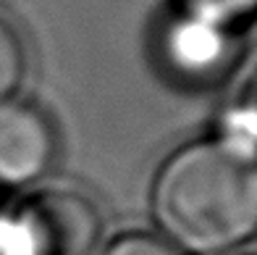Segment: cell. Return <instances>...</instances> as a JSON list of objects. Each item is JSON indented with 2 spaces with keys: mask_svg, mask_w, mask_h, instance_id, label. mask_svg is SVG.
Returning <instances> with one entry per match:
<instances>
[{
  "mask_svg": "<svg viewBox=\"0 0 257 255\" xmlns=\"http://www.w3.org/2000/svg\"><path fill=\"white\" fill-rule=\"evenodd\" d=\"M27 74V48L8 19L0 16V103L11 100Z\"/></svg>",
  "mask_w": 257,
  "mask_h": 255,
  "instance_id": "5b68a950",
  "label": "cell"
},
{
  "mask_svg": "<svg viewBox=\"0 0 257 255\" xmlns=\"http://www.w3.org/2000/svg\"><path fill=\"white\" fill-rule=\"evenodd\" d=\"M3 224H6V213L0 211V234H3Z\"/></svg>",
  "mask_w": 257,
  "mask_h": 255,
  "instance_id": "ba28073f",
  "label": "cell"
},
{
  "mask_svg": "<svg viewBox=\"0 0 257 255\" xmlns=\"http://www.w3.org/2000/svg\"><path fill=\"white\" fill-rule=\"evenodd\" d=\"M102 216L79 190H42L6 216L0 255H95Z\"/></svg>",
  "mask_w": 257,
  "mask_h": 255,
  "instance_id": "7a4b0ae2",
  "label": "cell"
},
{
  "mask_svg": "<svg viewBox=\"0 0 257 255\" xmlns=\"http://www.w3.org/2000/svg\"><path fill=\"white\" fill-rule=\"evenodd\" d=\"M231 53L226 27L186 14L166 32V58L189 79L213 76Z\"/></svg>",
  "mask_w": 257,
  "mask_h": 255,
  "instance_id": "277c9868",
  "label": "cell"
},
{
  "mask_svg": "<svg viewBox=\"0 0 257 255\" xmlns=\"http://www.w3.org/2000/svg\"><path fill=\"white\" fill-rule=\"evenodd\" d=\"M58 153L55 126L37 106L0 103V184L27 187L50 171Z\"/></svg>",
  "mask_w": 257,
  "mask_h": 255,
  "instance_id": "3957f363",
  "label": "cell"
},
{
  "mask_svg": "<svg viewBox=\"0 0 257 255\" xmlns=\"http://www.w3.org/2000/svg\"><path fill=\"white\" fill-rule=\"evenodd\" d=\"M181 3L189 16L213 21L220 27L233 24L254 8V0H181Z\"/></svg>",
  "mask_w": 257,
  "mask_h": 255,
  "instance_id": "8992f818",
  "label": "cell"
},
{
  "mask_svg": "<svg viewBox=\"0 0 257 255\" xmlns=\"http://www.w3.org/2000/svg\"><path fill=\"white\" fill-rule=\"evenodd\" d=\"M102 255H184V252L155 234H126L110 242V247Z\"/></svg>",
  "mask_w": 257,
  "mask_h": 255,
  "instance_id": "52a82bcc",
  "label": "cell"
},
{
  "mask_svg": "<svg viewBox=\"0 0 257 255\" xmlns=\"http://www.w3.org/2000/svg\"><path fill=\"white\" fill-rule=\"evenodd\" d=\"M150 208L163 239L181 252L218 255L257 226L254 155L223 137L192 142L158 168Z\"/></svg>",
  "mask_w": 257,
  "mask_h": 255,
  "instance_id": "6da1fadb",
  "label": "cell"
}]
</instances>
